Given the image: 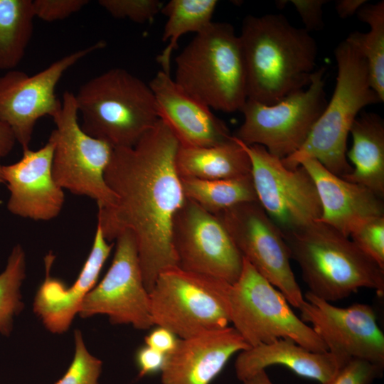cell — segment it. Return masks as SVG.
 I'll return each instance as SVG.
<instances>
[{
  "label": "cell",
  "instance_id": "1",
  "mask_svg": "<svg viewBox=\"0 0 384 384\" xmlns=\"http://www.w3.org/2000/svg\"><path fill=\"white\" fill-rule=\"evenodd\" d=\"M178 147L171 130L159 119L134 146L113 149L105 172L116 201L98 208L97 223L109 242L125 230L133 233L149 293L161 272L178 267L172 227L186 200L176 169Z\"/></svg>",
  "mask_w": 384,
  "mask_h": 384
},
{
  "label": "cell",
  "instance_id": "2",
  "mask_svg": "<svg viewBox=\"0 0 384 384\" xmlns=\"http://www.w3.org/2000/svg\"><path fill=\"white\" fill-rule=\"evenodd\" d=\"M239 37L247 99L274 105L310 84L318 48L304 28L294 26L281 14L248 15Z\"/></svg>",
  "mask_w": 384,
  "mask_h": 384
},
{
  "label": "cell",
  "instance_id": "3",
  "mask_svg": "<svg viewBox=\"0 0 384 384\" xmlns=\"http://www.w3.org/2000/svg\"><path fill=\"white\" fill-rule=\"evenodd\" d=\"M282 234L308 292L315 297L338 301L360 288L372 289L383 296L384 269L349 237L318 220Z\"/></svg>",
  "mask_w": 384,
  "mask_h": 384
},
{
  "label": "cell",
  "instance_id": "4",
  "mask_svg": "<svg viewBox=\"0 0 384 384\" xmlns=\"http://www.w3.org/2000/svg\"><path fill=\"white\" fill-rule=\"evenodd\" d=\"M334 56L338 73L332 97L303 145L282 159L288 169L314 159L336 176L350 174L347 139L353 123L363 108L381 102L371 86L366 59L351 43L341 42Z\"/></svg>",
  "mask_w": 384,
  "mask_h": 384
},
{
  "label": "cell",
  "instance_id": "5",
  "mask_svg": "<svg viewBox=\"0 0 384 384\" xmlns=\"http://www.w3.org/2000/svg\"><path fill=\"white\" fill-rule=\"evenodd\" d=\"M176 83L210 109L241 112L247 74L239 36L228 23L212 22L176 58Z\"/></svg>",
  "mask_w": 384,
  "mask_h": 384
},
{
  "label": "cell",
  "instance_id": "6",
  "mask_svg": "<svg viewBox=\"0 0 384 384\" xmlns=\"http://www.w3.org/2000/svg\"><path fill=\"white\" fill-rule=\"evenodd\" d=\"M74 95L82 130L113 149L134 146L159 119L149 84L121 68L90 79Z\"/></svg>",
  "mask_w": 384,
  "mask_h": 384
},
{
  "label": "cell",
  "instance_id": "7",
  "mask_svg": "<svg viewBox=\"0 0 384 384\" xmlns=\"http://www.w3.org/2000/svg\"><path fill=\"white\" fill-rule=\"evenodd\" d=\"M231 284L206 274L167 269L149 294L152 323L186 338L228 326Z\"/></svg>",
  "mask_w": 384,
  "mask_h": 384
},
{
  "label": "cell",
  "instance_id": "8",
  "mask_svg": "<svg viewBox=\"0 0 384 384\" xmlns=\"http://www.w3.org/2000/svg\"><path fill=\"white\" fill-rule=\"evenodd\" d=\"M229 307L230 323L250 347L289 338L314 352L328 351L283 294L244 257L241 273L230 286Z\"/></svg>",
  "mask_w": 384,
  "mask_h": 384
},
{
  "label": "cell",
  "instance_id": "9",
  "mask_svg": "<svg viewBox=\"0 0 384 384\" xmlns=\"http://www.w3.org/2000/svg\"><path fill=\"white\" fill-rule=\"evenodd\" d=\"M61 102L53 117L55 128L48 138L53 144V178L61 188L95 200L100 208L112 206L116 196L105 181V172L113 148L82 130L74 93L65 91Z\"/></svg>",
  "mask_w": 384,
  "mask_h": 384
},
{
  "label": "cell",
  "instance_id": "10",
  "mask_svg": "<svg viewBox=\"0 0 384 384\" xmlns=\"http://www.w3.org/2000/svg\"><path fill=\"white\" fill-rule=\"evenodd\" d=\"M325 72L324 67L316 70L306 89L274 105L247 99L241 110L243 122L233 136L247 146H262L281 159L297 151L327 105Z\"/></svg>",
  "mask_w": 384,
  "mask_h": 384
},
{
  "label": "cell",
  "instance_id": "11",
  "mask_svg": "<svg viewBox=\"0 0 384 384\" xmlns=\"http://www.w3.org/2000/svg\"><path fill=\"white\" fill-rule=\"evenodd\" d=\"M216 215L242 256L297 309L304 298L290 265L282 230L258 201L245 202Z\"/></svg>",
  "mask_w": 384,
  "mask_h": 384
},
{
  "label": "cell",
  "instance_id": "12",
  "mask_svg": "<svg viewBox=\"0 0 384 384\" xmlns=\"http://www.w3.org/2000/svg\"><path fill=\"white\" fill-rule=\"evenodd\" d=\"M242 145L251 161L257 201L282 233L319 219L321 207L317 190L303 166L288 169L264 146Z\"/></svg>",
  "mask_w": 384,
  "mask_h": 384
},
{
  "label": "cell",
  "instance_id": "13",
  "mask_svg": "<svg viewBox=\"0 0 384 384\" xmlns=\"http://www.w3.org/2000/svg\"><path fill=\"white\" fill-rule=\"evenodd\" d=\"M105 45L100 41L70 53L33 75L11 70L0 76V122L11 129L23 150L29 148L37 121L45 116L53 118L60 111L62 102L55 91L63 74Z\"/></svg>",
  "mask_w": 384,
  "mask_h": 384
},
{
  "label": "cell",
  "instance_id": "14",
  "mask_svg": "<svg viewBox=\"0 0 384 384\" xmlns=\"http://www.w3.org/2000/svg\"><path fill=\"white\" fill-rule=\"evenodd\" d=\"M172 243L182 270L230 284L241 273L243 257L222 222L188 198L174 219Z\"/></svg>",
  "mask_w": 384,
  "mask_h": 384
},
{
  "label": "cell",
  "instance_id": "15",
  "mask_svg": "<svg viewBox=\"0 0 384 384\" xmlns=\"http://www.w3.org/2000/svg\"><path fill=\"white\" fill-rule=\"evenodd\" d=\"M115 240L110 268L86 295L78 314L81 318L105 314L112 324H130L136 329H149L154 326L149 294L144 285L134 236L125 230Z\"/></svg>",
  "mask_w": 384,
  "mask_h": 384
},
{
  "label": "cell",
  "instance_id": "16",
  "mask_svg": "<svg viewBox=\"0 0 384 384\" xmlns=\"http://www.w3.org/2000/svg\"><path fill=\"white\" fill-rule=\"evenodd\" d=\"M299 306L301 319L310 323L343 366L352 358L384 366V334L373 308L366 304L338 307L307 292Z\"/></svg>",
  "mask_w": 384,
  "mask_h": 384
},
{
  "label": "cell",
  "instance_id": "17",
  "mask_svg": "<svg viewBox=\"0 0 384 384\" xmlns=\"http://www.w3.org/2000/svg\"><path fill=\"white\" fill-rule=\"evenodd\" d=\"M53 144L50 140L37 150H23L21 159L1 166L3 181L10 196V213L33 220L48 221L60 213L65 196L52 173Z\"/></svg>",
  "mask_w": 384,
  "mask_h": 384
},
{
  "label": "cell",
  "instance_id": "18",
  "mask_svg": "<svg viewBox=\"0 0 384 384\" xmlns=\"http://www.w3.org/2000/svg\"><path fill=\"white\" fill-rule=\"evenodd\" d=\"M113 246L97 224L90 254L71 287L50 275L55 256L49 253L45 257L46 277L36 292L33 311L49 331L63 334L69 329L83 299L97 284Z\"/></svg>",
  "mask_w": 384,
  "mask_h": 384
},
{
  "label": "cell",
  "instance_id": "19",
  "mask_svg": "<svg viewBox=\"0 0 384 384\" xmlns=\"http://www.w3.org/2000/svg\"><path fill=\"white\" fill-rule=\"evenodd\" d=\"M149 85L154 95L159 119L171 130L180 146L208 147L233 137L225 122L180 87L170 74L159 71Z\"/></svg>",
  "mask_w": 384,
  "mask_h": 384
},
{
  "label": "cell",
  "instance_id": "20",
  "mask_svg": "<svg viewBox=\"0 0 384 384\" xmlns=\"http://www.w3.org/2000/svg\"><path fill=\"white\" fill-rule=\"evenodd\" d=\"M250 348L233 326L179 338L161 372L162 384H210L235 353Z\"/></svg>",
  "mask_w": 384,
  "mask_h": 384
},
{
  "label": "cell",
  "instance_id": "21",
  "mask_svg": "<svg viewBox=\"0 0 384 384\" xmlns=\"http://www.w3.org/2000/svg\"><path fill=\"white\" fill-rule=\"evenodd\" d=\"M300 165L308 171L317 190L321 207L318 221L349 237L363 221L384 216L383 198L369 188L336 176L314 159H306Z\"/></svg>",
  "mask_w": 384,
  "mask_h": 384
},
{
  "label": "cell",
  "instance_id": "22",
  "mask_svg": "<svg viewBox=\"0 0 384 384\" xmlns=\"http://www.w3.org/2000/svg\"><path fill=\"white\" fill-rule=\"evenodd\" d=\"M273 365H282L299 376L325 383L341 366L329 352H314L289 338L261 343L238 353L235 362L237 378L242 381Z\"/></svg>",
  "mask_w": 384,
  "mask_h": 384
},
{
  "label": "cell",
  "instance_id": "23",
  "mask_svg": "<svg viewBox=\"0 0 384 384\" xmlns=\"http://www.w3.org/2000/svg\"><path fill=\"white\" fill-rule=\"evenodd\" d=\"M353 143L346 156L353 163L343 179L362 185L383 198L384 195V122L373 112H363L350 130Z\"/></svg>",
  "mask_w": 384,
  "mask_h": 384
},
{
  "label": "cell",
  "instance_id": "24",
  "mask_svg": "<svg viewBox=\"0 0 384 384\" xmlns=\"http://www.w3.org/2000/svg\"><path fill=\"white\" fill-rule=\"evenodd\" d=\"M176 169L180 178L228 179L251 174V161L242 144L233 136L229 141L213 146L179 145Z\"/></svg>",
  "mask_w": 384,
  "mask_h": 384
},
{
  "label": "cell",
  "instance_id": "25",
  "mask_svg": "<svg viewBox=\"0 0 384 384\" xmlns=\"http://www.w3.org/2000/svg\"><path fill=\"white\" fill-rule=\"evenodd\" d=\"M217 4L216 0H171L164 4L161 12L167 21L161 38L168 43L156 58L162 71L170 74L171 55L181 36L197 34L210 25Z\"/></svg>",
  "mask_w": 384,
  "mask_h": 384
},
{
  "label": "cell",
  "instance_id": "26",
  "mask_svg": "<svg viewBox=\"0 0 384 384\" xmlns=\"http://www.w3.org/2000/svg\"><path fill=\"white\" fill-rule=\"evenodd\" d=\"M33 0H0V70L22 60L33 33Z\"/></svg>",
  "mask_w": 384,
  "mask_h": 384
},
{
  "label": "cell",
  "instance_id": "27",
  "mask_svg": "<svg viewBox=\"0 0 384 384\" xmlns=\"http://www.w3.org/2000/svg\"><path fill=\"white\" fill-rule=\"evenodd\" d=\"M181 182L185 197L213 215L240 203L257 201L251 174L217 180L181 178Z\"/></svg>",
  "mask_w": 384,
  "mask_h": 384
},
{
  "label": "cell",
  "instance_id": "28",
  "mask_svg": "<svg viewBox=\"0 0 384 384\" xmlns=\"http://www.w3.org/2000/svg\"><path fill=\"white\" fill-rule=\"evenodd\" d=\"M359 21L367 23V33L354 31L346 40L351 43L366 60L371 86L384 101V1L366 3L356 13Z\"/></svg>",
  "mask_w": 384,
  "mask_h": 384
},
{
  "label": "cell",
  "instance_id": "29",
  "mask_svg": "<svg viewBox=\"0 0 384 384\" xmlns=\"http://www.w3.org/2000/svg\"><path fill=\"white\" fill-rule=\"evenodd\" d=\"M26 260L24 250L16 244L8 257L6 267L0 273V333L9 336L14 319L23 309L21 287L26 278Z\"/></svg>",
  "mask_w": 384,
  "mask_h": 384
},
{
  "label": "cell",
  "instance_id": "30",
  "mask_svg": "<svg viewBox=\"0 0 384 384\" xmlns=\"http://www.w3.org/2000/svg\"><path fill=\"white\" fill-rule=\"evenodd\" d=\"M75 354L65 373L54 384H99L102 362L87 350L82 333L74 331Z\"/></svg>",
  "mask_w": 384,
  "mask_h": 384
},
{
  "label": "cell",
  "instance_id": "31",
  "mask_svg": "<svg viewBox=\"0 0 384 384\" xmlns=\"http://www.w3.org/2000/svg\"><path fill=\"white\" fill-rule=\"evenodd\" d=\"M350 237L360 250L384 269V216L363 221L352 230Z\"/></svg>",
  "mask_w": 384,
  "mask_h": 384
},
{
  "label": "cell",
  "instance_id": "32",
  "mask_svg": "<svg viewBox=\"0 0 384 384\" xmlns=\"http://www.w3.org/2000/svg\"><path fill=\"white\" fill-rule=\"evenodd\" d=\"M98 4L113 17L138 23L153 20L164 4L159 0H100Z\"/></svg>",
  "mask_w": 384,
  "mask_h": 384
},
{
  "label": "cell",
  "instance_id": "33",
  "mask_svg": "<svg viewBox=\"0 0 384 384\" xmlns=\"http://www.w3.org/2000/svg\"><path fill=\"white\" fill-rule=\"evenodd\" d=\"M383 367L366 359L352 358L338 368L333 378L323 384H371L382 375Z\"/></svg>",
  "mask_w": 384,
  "mask_h": 384
},
{
  "label": "cell",
  "instance_id": "34",
  "mask_svg": "<svg viewBox=\"0 0 384 384\" xmlns=\"http://www.w3.org/2000/svg\"><path fill=\"white\" fill-rule=\"evenodd\" d=\"M87 0H33L36 18L46 22L61 21L78 12Z\"/></svg>",
  "mask_w": 384,
  "mask_h": 384
},
{
  "label": "cell",
  "instance_id": "35",
  "mask_svg": "<svg viewBox=\"0 0 384 384\" xmlns=\"http://www.w3.org/2000/svg\"><path fill=\"white\" fill-rule=\"evenodd\" d=\"M299 14L304 29L307 31H320L324 28L323 6L326 0H291L289 1Z\"/></svg>",
  "mask_w": 384,
  "mask_h": 384
},
{
  "label": "cell",
  "instance_id": "36",
  "mask_svg": "<svg viewBox=\"0 0 384 384\" xmlns=\"http://www.w3.org/2000/svg\"><path fill=\"white\" fill-rule=\"evenodd\" d=\"M167 356L145 345L140 347L135 354V363L139 377L154 375L161 372Z\"/></svg>",
  "mask_w": 384,
  "mask_h": 384
},
{
  "label": "cell",
  "instance_id": "37",
  "mask_svg": "<svg viewBox=\"0 0 384 384\" xmlns=\"http://www.w3.org/2000/svg\"><path fill=\"white\" fill-rule=\"evenodd\" d=\"M179 338L169 329L156 326L144 338L145 345L166 356L176 348Z\"/></svg>",
  "mask_w": 384,
  "mask_h": 384
},
{
  "label": "cell",
  "instance_id": "38",
  "mask_svg": "<svg viewBox=\"0 0 384 384\" xmlns=\"http://www.w3.org/2000/svg\"><path fill=\"white\" fill-rule=\"evenodd\" d=\"M366 0H338L336 1L335 9L341 18H346L356 14Z\"/></svg>",
  "mask_w": 384,
  "mask_h": 384
},
{
  "label": "cell",
  "instance_id": "39",
  "mask_svg": "<svg viewBox=\"0 0 384 384\" xmlns=\"http://www.w3.org/2000/svg\"><path fill=\"white\" fill-rule=\"evenodd\" d=\"M16 142L11 129L0 122V159L7 156Z\"/></svg>",
  "mask_w": 384,
  "mask_h": 384
},
{
  "label": "cell",
  "instance_id": "40",
  "mask_svg": "<svg viewBox=\"0 0 384 384\" xmlns=\"http://www.w3.org/2000/svg\"><path fill=\"white\" fill-rule=\"evenodd\" d=\"M243 384H273L265 370H261L243 380Z\"/></svg>",
  "mask_w": 384,
  "mask_h": 384
},
{
  "label": "cell",
  "instance_id": "41",
  "mask_svg": "<svg viewBox=\"0 0 384 384\" xmlns=\"http://www.w3.org/2000/svg\"><path fill=\"white\" fill-rule=\"evenodd\" d=\"M0 181H3V175H2V171H1V165H0Z\"/></svg>",
  "mask_w": 384,
  "mask_h": 384
}]
</instances>
